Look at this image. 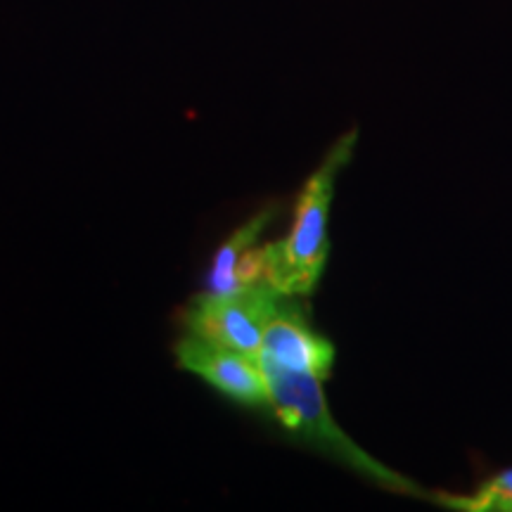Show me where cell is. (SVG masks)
<instances>
[{
  "instance_id": "obj_1",
  "label": "cell",
  "mask_w": 512,
  "mask_h": 512,
  "mask_svg": "<svg viewBox=\"0 0 512 512\" xmlns=\"http://www.w3.org/2000/svg\"><path fill=\"white\" fill-rule=\"evenodd\" d=\"M356 131L339 138L297 197L292 226L278 242L264 245V280L275 292L311 294L328 261V216L339 171L354 155Z\"/></svg>"
},
{
  "instance_id": "obj_2",
  "label": "cell",
  "mask_w": 512,
  "mask_h": 512,
  "mask_svg": "<svg viewBox=\"0 0 512 512\" xmlns=\"http://www.w3.org/2000/svg\"><path fill=\"white\" fill-rule=\"evenodd\" d=\"M261 366H264L268 380V408L287 432H292L294 437L306 441L318 451L328 453L330 458L356 470L358 475L373 479L384 489L408 496L422 494L411 479L401 477L399 472L377 463L375 458H370L363 448H358V444L339 430V425L332 420L328 411V403H325L323 387H320L323 380L320 377L275 366V363L268 361H261Z\"/></svg>"
},
{
  "instance_id": "obj_3",
  "label": "cell",
  "mask_w": 512,
  "mask_h": 512,
  "mask_svg": "<svg viewBox=\"0 0 512 512\" xmlns=\"http://www.w3.org/2000/svg\"><path fill=\"white\" fill-rule=\"evenodd\" d=\"M278 297L280 292L266 283L230 294L204 292L183 311V325L188 335L259 356L266 320Z\"/></svg>"
},
{
  "instance_id": "obj_4",
  "label": "cell",
  "mask_w": 512,
  "mask_h": 512,
  "mask_svg": "<svg viewBox=\"0 0 512 512\" xmlns=\"http://www.w3.org/2000/svg\"><path fill=\"white\" fill-rule=\"evenodd\" d=\"M178 366L202 377L209 387L247 408H268V380L259 356L185 335L174 347Z\"/></svg>"
},
{
  "instance_id": "obj_5",
  "label": "cell",
  "mask_w": 512,
  "mask_h": 512,
  "mask_svg": "<svg viewBox=\"0 0 512 512\" xmlns=\"http://www.w3.org/2000/svg\"><path fill=\"white\" fill-rule=\"evenodd\" d=\"M259 358L325 380L335 366V347L311 328L304 309L290 294H280L266 320Z\"/></svg>"
},
{
  "instance_id": "obj_6",
  "label": "cell",
  "mask_w": 512,
  "mask_h": 512,
  "mask_svg": "<svg viewBox=\"0 0 512 512\" xmlns=\"http://www.w3.org/2000/svg\"><path fill=\"white\" fill-rule=\"evenodd\" d=\"M275 211L278 207H273V204L261 209L216 249L207 275V292L230 294L266 283L264 247H256V242L271 226Z\"/></svg>"
},
{
  "instance_id": "obj_7",
  "label": "cell",
  "mask_w": 512,
  "mask_h": 512,
  "mask_svg": "<svg viewBox=\"0 0 512 512\" xmlns=\"http://www.w3.org/2000/svg\"><path fill=\"white\" fill-rule=\"evenodd\" d=\"M441 505H448L453 510H470V512H512V470H505L501 475L491 477L489 482L479 486L477 494L472 496H448L434 494Z\"/></svg>"
}]
</instances>
